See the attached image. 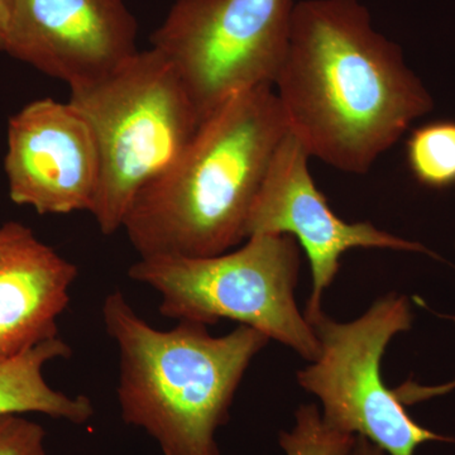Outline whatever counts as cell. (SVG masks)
<instances>
[{"label":"cell","instance_id":"13","mask_svg":"<svg viewBox=\"0 0 455 455\" xmlns=\"http://www.w3.org/2000/svg\"><path fill=\"white\" fill-rule=\"evenodd\" d=\"M406 161L423 187H455V121L444 119L415 128L406 140Z\"/></svg>","mask_w":455,"mask_h":455},{"label":"cell","instance_id":"16","mask_svg":"<svg viewBox=\"0 0 455 455\" xmlns=\"http://www.w3.org/2000/svg\"><path fill=\"white\" fill-rule=\"evenodd\" d=\"M449 319L455 323V316H449ZM455 390V381L444 383L438 386H423L419 383L407 381L395 388V394L401 403L403 405H414L421 401L429 400V398L442 396L448 392Z\"/></svg>","mask_w":455,"mask_h":455},{"label":"cell","instance_id":"2","mask_svg":"<svg viewBox=\"0 0 455 455\" xmlns=\"http://www.w3.org/2000/svg\"><path fill=\"white\" fill-rule=\"evenodd\" d=\"M289 131L272 85L239 92L204 119L127 212L122 229L140 259L215 256L247 239L251 209Z\"/></svg>","mask_w":455,"mask_h":455},{"label":"cell","instance_id":"14","mask_svg":"<svg viewBox=\"0 0 455 455\" xmlns=\"http://www.w3.org/2000/svg\"><path fill=\"white\" fill-rule=\"evenodd\" d=\"M355 444V435L325 424L315 403L299 407L295 427L280 434V445L286 455H350Z\"/></svg>","mask_w":455,"mask_h":455},{"label":"cell","instance_id":"17","mask_svg":"<svg viewBox=\"0 0 455 455\" xmlns=\"http://www.w3.org/2000/svg\"><path fill=\"white\" fill-rule=\"evenodd\" d=\"M14 0H0V51L4 52Z\"/></svg>","mask_w":455,"mask_h":455},{"label":"cell","instance_id":"4","mask_svg":"<svg viewBox=\"0 0 455 455\" xmlns=\"http://www.w3.org/2000/svg\"><path fill=\"white\" fill-rule=\"evenodd\" d=\"M68 101L94 133L100 182L92 215L112 235L140 191L184 154L200 119L178 74L152 47L97 82L70 89Z\"/></svg>","mask_w":455,"mask_h":455},{"label":"cell","instance_id":"10","mask_svg":"<svg viewBox=\"0 0 455 455\" xmlns=\"http://www.w3.org/2000/svg\"><path fill=\"white\" fill-rule=\"evenodd\" d=\"M136 40L124 0H14L4 52L73 89L136 55Z\"/></svg>","mask_w":455,"mask_h":455},{"label":"cell","instance_id":"18","mask_svg":"<svg viewBox=\"0 0 455 455\" xmlns=\"http://www.w3.org/2000/svg\"><path fill=\"white\" fill-rule=\"evenodd\" d=\"M350 455H385V451L364 436H355V448Z\"/></svg>","mask_w":455,"mask_h":455},{"label":"cell","instance_id":"15","mask_svg":"<svg viewBox=\"0 0 455 455\" xmlns=\"http://www.w3.org/2000/svg\"><path fill=\"white\" fill-rule=\"evenodd\" d=\"M46 431L20 414L0 416V455H47Z\"/></svg>","mask_w":455,"mask_h":455},{"label":"cell","instance_id":"3","mask_svg":"<svg viewBox=\"0 0 455 455\" xmlns=\"http://www.w3.org/2000/svg\"><path fill=\"white\" fill-rule=\"evenodd\" d=\"M101 316L118 350L123 421L145 430L164 455H220L217 431L268 338L247 325L214 337L194 322L160 331L122 291L108 293Z\"/></svg>","mask_w":455,"mask_h":455},{"label":"cell","instance_id":"1","mask_svg":"<svg viewBox=\"0 0 455 455\" xmlns=\"http://www.w3.org/2000/svg\"><path fill=\"white\" fill-rule=\"evenodd\" d=\"M289 130L309 152L363 175L433 109L403 51L359 0H301L274 85Z\"/></svg>","mask_w":455,"mask_h":455},{"label":"cell","instance_id":"5","mask_svg":"<svg viewBox=\"0 0 455 455\" xmlns=\"http://www.w3.org/2000/svg\"><path fill=\"white\" fill-rule=\"evenodd\" d=\"M300 266L293 236L254 235L233 252L140 259L128 277L158 293L164 317L206 326L235 320L314 362L319 340L295 299Z\"/></svg>","mask_w":455,"mask_h":455},{"label":"cell","instance_id":"6","mask_svg":"<svg viewBox=\"0 0 455 455\" xmlns=\"http://www.w3.org/2000/svg\"><path fill=\"white\" fill-rule=\"evenodd\" d=\"M296 0H176L151 37L200 123L239 92L275 85Z\"/></svg>","mask_w":455,"mask_h":455},{"label":"cell","instance_id":"7","mask_svg":"<svg viewBox=\"0 0 455 455\" xmlns=\"http://www.w3.org/2000/svg\"><path fill=\"white\" fill-rule=\"evenodd\" d=\"M411 324L410 302L397 293L383 296L352 322L323 313L310 323L319 355L298 372L299 385L319 398L326 425L364 436L388 455H415L424 443L454 442L416 423L383 382L386 348Z\"/></svg>","mask_w":455,"mask_h":455},{"label":"cell","instance_id":"8","mask_svg":"<svg viewBox=\"0 0 455 455\" xmlns=\"http://www.w3.org/2000/svg\"><path fill=\"white\" fill-rule=\"evenodd\" d=\"M309 158V152L289 131L251 209L247 238L254 235H291L304 248L313 277L304 314L310 324L324 313L325 290L339 272L341 256L353 248L435 254L425 245L379 229L370 221L348 223L337 217L311 178Z\"/></svg>","mask_w":455,"mask_h":455},{"label":"cell","instance_id":"9","mask_svg":"<svg viewBox=\"0 0 455 455\" xmlns=\"http://www.w3.org/2000/svg\"><path fill=\"white\" fill-rule=\"evenodd\" d=\"M9 196L38 214H92L100 161L88 121L70 101L37 99L8 122Z\"/></svg>","mask_w":455,"mask_h":455},{"label":"cell","instance_id":"11","mask_svg":"<svg viewBox=\"0 0 455 455\" xmlns=\"http://www.w3.org/2000/svg\"><path fill=\"white\" fill-rule=\"evenodd\" d=\"M79 271L20 221L0 226V361L60 337Z\"/></svg>","mask_w":455,"mask_h":455},{"label":"cell","instance_id":"12","mask_svg":"<svg viewBox=\"0 0 455 455\" xmlns=\"http://www.w3.org/2000/svg\"><path fill=\"white\" fill-rule=\"evenodd\" d=\"M71 353V347L57 337L0 361V416L37 412L75 425L88 423L95 412L92 401L57 391L44 379L47 363Z\"/></svg>","mask_w":455,"mask_h":455}]
</instances>
